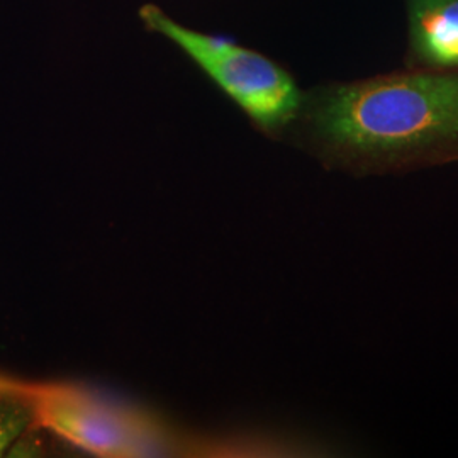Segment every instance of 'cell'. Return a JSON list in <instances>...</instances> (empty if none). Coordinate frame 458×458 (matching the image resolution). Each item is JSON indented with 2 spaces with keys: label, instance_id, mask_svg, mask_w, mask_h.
<instances>
[{
  "label": "cell",
  "instance_id": "1",
  "mask_svg": "<svg viewBox=\"0 0 458 458\" xmlns=\"http://www.w3.org/2000/svg\"><path fill=\"white\" fill-rule=\"evenodd\" d=\"M308 117L327 162L355 177L458 164V70L331 85Z\"/></svg>",
  "mask_w": 458,
  "mask_h": 458
},
{
  "label": "cell",
  "instance_id": "2",
  "mask_svg": "<svg viewBox=\"0 0 458 458\" xmlns=\"http://www.w3.org/2000/svg\"><path fill=\"white\" fill-rule=\"evenodd\" d=\"M140 17L148 30L183 49L263 130H280L301 111L302 98L293 77L260 53L226 38L192 31L151 4Z\"/></svg>",
  "mask_w": 458,
  "mask_h": 458
},
{
  "label": "cell",
  "instance_id": "3",
  "mask_svg": "<svg viewBox=\"0 0 458 458\" xmlns=\"http://www.w3.org/2000/svg\"><path fill=\"white\" fill-rule=\"evenodd\" d=\"M26 397L38 425L92 455H153L164 440L143 416L117 410L79 387L30 386Z\"/></svg>",
  "mask_w": 458,
  "mask_h": 458
},
{
  "label": "cell",
  "instance_id": "4",
  "mask_svg": "<svg viewBox=\"0 0 458 458\" xmlns=\"http://www.w3.org/2000/svg\"><path fill=\"white\" fill-rule=\"evenodd\" d=\"M411 53L431 70H458V0H408Z\"/></svg>",
  "mask_w": 458,
  "mask_h": 458
},
{
  "label": "cell",
  "instance_id": "5",
  "mask_svg": "<svg viewBox=\"0 0 458 458\" xmlns=\"http://www.w3.org/2000/svg\"><path fill=\"white\" fill-rule=\"evenodd\" d=\"M33 421L26 394H0V457L19 442Z\"/></svg>",
  "mask_w": 458,
  "mask_h": 458
},
{
  "label": "cell",
  "instance_id": "6",
  "mask_svg": "<svg viewBox=\"0 0 458 458\" xmlns=\"http://www.w3.org/2000/svg\"><path fill=\"white\" fill-rule=\"evenodd\" d=\"M30 386H24L16 380L0 376V394H28Z\"/></svg>",
  "mask_w": 458,
  "mask_h": 458
}]
</instances>
